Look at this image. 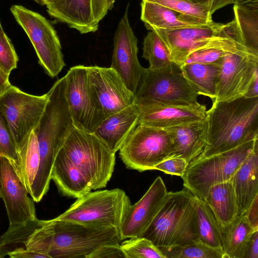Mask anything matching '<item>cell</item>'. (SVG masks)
Returning <instances> with one entry per match:
<instances>
[{"mask_svg": "<svg viewBox=\"0 0 258 258\" xmlns=\"http://www.w3.org/2000/svg\"><path fill=\"white\" fill-rule=\"evenodd\" d=\"M19 58L14 46L5 32L0 33V66L8 74L17 68Z\"/></svg>", "mask_w": 258, "mask_h": 258, "instance_id": "74e56055", "label": "cell"}, {"mask_svg": "<svg viewBox=\"0 0 258 258\" xmlns=\"http://www.w3.org/2000/svg\"><path fill=\"white\" fill-rule=\"evenodd\" d=\"M126 258L119 243L102 245L90 254L87 258Z\"/></svg>", "mask_w": 258, "mask_h": 258, "instance_id": "ab89813d", "label": "cell"}, {"mask_svg": "<svg viewBox=\"0 0 258 258\" xmlns=\"http://www.w3.org/2000/svg\"><path fill=\"white\" fill-rule=\"evenodd\" d=\"M39 163V147L33 130L18 146L17 159L14 163L18 173L29 194L38 172Z\"/></svg>", "mask_w": 258, "mask_h": 258, "instance_id": "83f0119b", "label": "cell"}, {"mask_svg": "<svg viewBox=\"0 0 258 258\" xmlns=\"http://www.w3.org/2000/svg\"><path fill=\"white\" fill-rule=\"evenodd\" d=\"M0 154L15 163L17 159V146L9 124L0 111Z\"/></svg>", "mask_w": 258, "mask_h": 258, "instance_id": "8d00e7d4", "label": "cell"}, {"mask_svg": "<svg viewBox=\"0 0 258 258\" xmlns=\"http://www.w3.org/2000/svg\"><path fill=\"white\" fill-rule=\"evenodd\" d=\"M92 92L104 118L135 103L136 96L111 67L88 66Z\"/></svg>", "mask_w": 258, "mask_h": 258, "instance_id": "2e32d148", "label": "cell"}, {"mask_svg": "<svg viewBox=\"0 0 258 258\" xmlns=\"http://www.w3.org/2000/svg\"><path fill=\"white\" fill-rule=\"evenodd\" d=\"M172 144L163 128L139 124L119 150L126 167L140 172L154 170L156 165L172 156Z\"/></svg>", "mask_w": 258, "mask_h": 258, "instance_id": "30bf717a", "label": "cell"}, {"mask_svg": "<svg viewBox=\"0 0 258 258\" xmlns=\"http://www.w3.org/2000/svg\"><path fill=\"white\" fill-rule=\"evenodd\" d=\"M257 74L258 53L249 49L228 53L219 63L213 101L243 96Z\"/></svg>", "mask_w": 258, "mask_h": 258, "instance_id": "5bb4252c", "label": "cell"}, {"mask_svg": "<svg viewBox=\"0 0 258 258\" xmlns=\"http://www.w3.org/2000/svg\"><path fill=\"white\" fill-rule=\"evenodd\" d=\"M48 100V93L32 95L13 85L0 96V111L9 124L17 147L37 127Z\"/></svg>", "mask_w": 258, "mask_h": 258, "instance_id": "4fadbf2b", "label": "cell"}, {"mask_svg": "<svg viewBox=\"0 0 258 258\" xmlns=\"http://www.w3.org/2000/svg\"><path fill=\"white\" fill-rule=\"evenodd\" d=\"M206 119L207 143L202 153L194 161L231 150L258 138V97L241 96L213 101L211 108L207 111Z\"/></svg>", "mask_w": 258, "mask_h": 258, "instance_id": "6da1fadb", "label": "cell"}, {"mask_svg": "<svg viewBox=\"0 0 258 258\" xmlns=\"http://www.w3.org/2000/svg\"><path fill=\"white\" fill-rule=\"evenodd\" d=\"M143 44L142 57L149 61V68H162L172 62L167 48L154 32L147 33Z\"/></svg>", "mask_w": 258, "mask_h": 258, "instance_id": "d6a6232c", "label": "cell"}, {"mask_svg": "<svg viewBox=\"0 0 258 258\" xmlns=\"http://www.w3.org/2000/svg\"><path fill=\"white\" fill-rule=\"evenodd\" d=\"M250 224L255 229H258V196L252 202L249 207L243 213Z\"/></svg>", "mask_w": 258, "mask_h": 258, "instance_id": "b9f144b4", "label": "cell"}, {"mask_svg": "<svg viewBox=\"0 0 258 258\" xmlns=\"http://www.w3.org/2000/svg\"><path fill=\"white\" fill-rule=\"evenodd\" d=\"M234 21L244 44L258 53V8L234 5Z\"/></svg>", "mask_w": 258, "mask_h": 258, "instance_id": "1f68e13d", "label": "cell"}, {"mask_svg": "<svg viewBox=\"0 0 258 258\" xmlns=\"http://www.w3.org/2000/svg\"><path fill=\"white\" fill-rule=\"evenodd\" d=\"M194 2H195L198 3L202 4H206L208 5L209 6V4H210L212 0H191Z\"/></svg>", "mask_w": 258, "mask_h": 258, "instance_id": "681fc988", "label": "cell"}, {"mask_svg": "<svg viewBox=\"0 0 258 258\" xmlns=\"http://www.w3.org/2000/svg\"><path fill=\"white\" fill-rule=\"evenodd\" d=\"M188 163L185 159L178 157H170L155 166L158 170L166 174L181 176L185 172Z\"/></svg>", "mask_w": 258, "mask_h": 258, "instance_id": "f35d334b", "label": "cell"}, {"mask_svg": "<svg viewBox=\"0 0 258 258\" xmlns=\"http://www.w3.org/2000/svg\"><path fill=\"white\" fill-rule=\"evenodd\" d=\"M3 32H4V31L3 29L2 26L1 25V23L0 22V33H2Z\"/></svg>", "mask_w": 258, "mask_h": 258, "instance_id": "f907efd6", "label": "cell"}, {"mask_svg": "<svg viewBox=\"0 0 258 258\" xmlns=\"http://www.w3.org/2000/svg\"><path fill=\"white\" fill-rule=\"evenodd\" d=\"M128 8L127 4L114 33L110 67L135 94L145 68L138 59V39L129 22Z\"/></svg>", "mask_w": 258, "mask_h": 258, "instance_id": "9a60e30c", "label": "cell"}, {"mask_svg": "<svg viewBox=\"0 0 258 258\" xmlns=\"http://www.w3.org/2000/svg\"><path fill=\"white\" fill-rule=\"evenodd\" d=\"M21 179L14 162L0 157V196L5 203L10 224L37 218L34 201Z\"/></svg>", "mask_w": 258, "mask_h": 258, "instance_id": "e0dca14e", "label": "cell"}, {"mask_svg": "<svg viewBox=\"0 0 258 258\" xmlns=\"http://www.w3.org/2000/svg\"><path fill=\"white\" fill-rule=\"evenodd\" d=\"M165 130L168 133L172 144L171 157L183 158L189 164L203 151L207 138L208 127L206 118Z\"/></svg>", "mask_w": 258, "mask_h": 258, "instance_id": "7402d4cb", "label": "cell"}, {"mask_svg": "<svg viewBox=\"0 0 258 258\" xmlns=\"http://www.w3.org/2000/svg\"><path fill=\"white\" fill-rule=\"evenodd\" d=\"M9 75L0 66V96L12 86L9 81Z\"/></svg>", "mask_w": 258, "mask_h": 258, "instance_id": "7bdbcfd3", "label": "cell"}, {"mask_svg": "<svg viewBox=\"0 0 258 258\" xmlns=\"http://www.w3.org/2000/svg\"><path fill=\"white\" fill-rule=\"evenodd\" d=\"M120 245L126 258H166L159 247L143 237L131 238Z\"/></svg>", "mask_w": 258, "mask_h": 258, "instance_id": "d590c367", "label": "cell"}, {"mask_svg": "<svg viewBox=\"0 0 258 258\" xmlns=\"http://www.w3.org/2000/svg\"><path fill=\"white\" fill-rule=\"evenodd\" d=\"M257 143L258 138L191 162L181 176L183 187L204 201L211 186L230 180Z\"/></svg>", "mask_w": 258, "mask_h": 258, "instance_id": "8992f818", "label": "cell"}, {"mask_svg": "<svg viewBox=\"0 0 258 258\" xmlns=\"http://www.w3.org/2000/svg\"><path fill=\"white\" fill-rule=\"evenodd\" d=\"M224 252L225 258H242L247 242L254 229L244 214H239L233 222L222 227Z\"/></svg>", "mask_w": 258, "mask_h": 258, "instance_id": "4dcf8cb0", "label": "cell"}, {"mask_svg": "<svg viewBox=\"0 0 258 258\" xmlns=\"http://www.w3.org/2000/svg\"><path fill=\"white\" fill-rule=\"evenodd\" d=\"M225 24L212 21L199 27L166 30L152 29L162 41L172 62L180 66L191 51L203 46L220 34Z\"/></svg>", "mask_w": 258, "mask_h": 258, "instance_id": "d6986e66", "label": "cell"}, {"mask_svg": "<svg viewBox=\"0 0 258 258\" xmlns=\"http://www.w3.org/2000/svg\"><path fill=\"white\" fill-rule=\"evenodd\" d=\"M142 237L168 248L199 240L195 196L188 189L168 192L159 212Z\"/></svg>", "mask_w": 258, "mask_h": 258, "instance_id": "7a4b0ae2", "label": "cell"}, {"mask_svg": "<svg viewBox=\"0 0 258 258\" xmlns=\"http://www.w3.org/2000/svg\"><path fill=\"white\" fill-rule=\"evenodd\" d=\"M1 154H0V157H1ZM0 198H1V196H0Z\"/></svg>", "mask_w": 258, "mask_h": 258, "instance_id": "816d5d0a", "label": "cell"}, {"mask_svg": "<svg viewBox=\"0 0 258 258\" xmlns=\"http://www.w3.org/2000/svg\"><path fill=\"white\" fill-rule=\"evenodd\" d=\"M139 111L138 124L165 129L205 119L207 108L198 107L135 103Z\"/></svg>", "mask_w": 258, "mask_h": 258, "instance_id": "ffe728a7", "label": "cell"}, {"mask_svg": "<svg viewBox=\"0 0 258 258\" xmlns=\"http://www.w3.org/2000/svg\"><path fill=\"white\" fill-rule=\"evenodd\" d=\"M160 249L166 258H225L223 252L201 241Z\"/></svg>", "mask_w": 258, "mask_h": 258, "instance_id": "836d02e7", "label": "cell"}, {"mask_svg": "<svg viewBox=\"0 0 258 258\" xmlns=\"http://www.w3.org/2000/svg\"><path fill=\"white\" fill-rule=\"evenodd\" d=\"M36 3L42 6H47L49 4L52 0H34Z\"/></svg>", "mask_w": 258, "mask_h": 258, "instance_id": "7dc6e473", "label": "cell"}, {"mask_svg": "<svg viewBox=\"0 0 258 258\" xmlns=\"http://www.w3.org/2000/svg\"><path fill=\"white\" fill-rule=\"evenodd\" d=\"M221 227H224L239 214L234 189L231 180L211 186L204 200Z\"/></svg>", "mask_w": 258, "mask_h": 258, "instance_id": "4316f807", "label": "cell"}, {"mask_svg": "<svg viewBox=\"0 0 258 258\" xmlns=\"http://www.w3.org/2000/svg\"><path fill=\"white\" fill-rule=\"evenodd\" d=\"M243 96L246 98L258 97V74L254 76L247 92Z\"/></svg>", "mask_w": 258, "mask_h": 258, "instance_id": "f6af8a7d", "label": "cell"}, {"mask_svg": "<svg viewBox=\"0 0 258 258\" xmlns=\"http://www.w3.org/2000/svg\"><path fill=\"white\" fill-rule=\"evenodd\" d=\"M51 240L47 220L35 218L10 224L0 236V258H49Z\"/></svg>", "mask_w": 258, "mask_h": 258, "instance_id": "8fae6325", "label": "cell"}, {"mask_svg": "<svg viewBox=\"0 0 258 258\" xmlns=\"http://www.w3.org/2000/svg\"><path fill=\"white\" fill-rule=\"evenodd\" d=\"M115 1V0H107L108 10H111L113 8Z\"/></svg>", "mask_w": 258, "mask_h": 258, "instance_id": "c3c4849f", "label": "cell"}, {"mask_svg": "<svg viewBox=\"0 0 258 258\" xmlns=\"http://www.w3.org/2000/svg\"><path fill=\"white\" fill-rule=\"evenodd\" d=\"M135 96V103L202 105L198 101L199 95L183 75L180 67L173 62L162 68L145 69Z\"/></svg>", "mask_w": 258, "mask_h": 258, "instance_id": "5b68a950", "label": "cell"}, {"mask_svg": "<svg viewBox=\"0 0 258 258\" xmlns=\"http://www.w3.org/2000/svg\"><path fill=\"white\" fill-rule=\"evenodd\" d=\"M233 4L239 6L258 8V0H233Z\"/></svg>", "mask_w": 258, "mask_h": 258, "instance_id": "bcb514c9", "label": "cell"}, {"mask_svg": "<svg viewBox=\"0 0 258 258\" xmlns=\"http://www.w3.org/2000/svg\"><path fill=\"white\" fill-rule=\"evenodd\" d=\"M170 8L201 22H212L208 5L196 3L191 0H147Z\"/></svg>", "mask_w": 258, "mask_h": 258, "instance_id": "e575fe53", "label": "cell"}, {"mask_svg": "<svg viewBox=\"0 0 258 258\" xmlns=\"http://www.w3.org/2000/svg\"><path fill=\"white\" fill-rule=\"evenodd\" d=\"M233 0H212L209 4V10L211 15L219 10L229 4H233Z\"/></svg>", "mask_w": 258, "mask_h": 258, "instance_id": "ee69618b", "label": "cell"}, {"mask_svg": "<svg viewBox=\"0 0 258 258\" xmlns=\"http://www.w3.org/2000/svg\"><path fill=\"white\" fill-rule=\"evenodd\" d=\"M60 150L86 176L92 189L106 187L114 171L115 154L93 133L74 125Z\"/></svg>", "mask_w": 258, "mask_h": 258, "instance_id": "277c9868", "label": "cell"}, {"mask_svg": "<svg viewBox=\"0 0 258 258\" xmlns=\"http://www.w3.org/2000/svg\"><path fill=\"white\" fill-rule=\"evenodd\" d=\"M11 12L29 38L39 63L49 77L54 78L66 64L60 42L52 24L40 14L21 5H13Z\"/></svg>", "mask_w": 258, "mask_h": 258, "instance_id": "9c48e42d", "label": "cell"}, {"mask_svg": "<svg viewBox=\"0 0 258 258\" xmlns=\"http://www.w3.org/2000/svg\"><path fill=\"white\" fill-rule=\"evenodd\" d=\"M230 180L239 214H243L258 196V143Z\"/></svg>", "mask_w": 258, "mask_h": 258, "instance_id": "d4e9b609", "label": "cell"}, {"mask_svg": "<svg viewBox=\"0 0 258 258\" xmlns=\"http://www.w3.org/2000/svg\"><path fill=\"white\" fill-rule=\"evenodd\" d=\"M141 6V19L150 31L152 29L171 30L199 27L209 24L204 23L170 8L147 0H142Z\"/></svg>", "mask_w": 258, "mask_h": 258, "instance_id": "484cf974", "label": "cell"}, {"mask_svg": "<svg viewBox=\"0 0 258 258\" xmlns=\"http://www.w3.org/2000/svg\"><path fill=\"white\" fill-rule=\"evenodd\" d=\"M46 8L54 22L65 23L81 34L94 32L98 29L92 0H52Z\"/></svg>", "mask_w": 258, "mask_h": 258, "instance_id": "44dd1931", "label": "cell"}, {"mask_svg": "<svg viewBox=\"0 0 258 258\" xmlns=\"http://www.w3.org/2000/svg\"><path fill=\"white\" fill-rule=\"evenodd\" d=\"M48 100L34 130L40 151V168L51 170L57 155L74 126L66 96L65 77L47 92Z\"/></svg>", "mask_w": 258, "mask_h": 258, "instance_id": "3957f363", "label": "cell"}, {"mask_svg": "<svg viewBox=\"0 0 258 258\" xmlns=\"http://www.w3.org/2000/svg\"><path fill=\"white\" fill-rule=\"evenodd\" d=\"M168 192L163 179L158 176L141 199L128 209L120 228L122 240L143 236L161 210Z\"/></svg>", "mask_w": 258, "mask_h": 258, "instance_id": "ac0fdd59", "label": "cell"}, {"mask_svg": "<svg viewBox=\"0 0 258 258\" xmlns=\"http://www.w3.org/2000/svg\"><path fill=\"white\" fill-rule=\"evenodd\" d=\"M64 77L66 96L74 125L93 133L104 117L92 92L88 66H73Z\"/></svg>", "mask_w": 258, "mask_h": 258, "instance_id": "7c38bea8", "label": "cell"}, {"mask_svg": "<svg viewBox=\"0 0 258 258\" xmlns=\"http://www.w3.org/2000/svg\"><path fill=\"white\" fill-rule=\"evenodd\" d=\"M131 205L125 192L119 188L90 191L77 199L68 210L54 219L97 227H115L120 230Z\"/></svg>", "mask_w": 258, "mask_h": 258, "instance_id": "52a82bcc", "label": "cell"}, {"mask_svg": "<svg viewBox=\"0 0 258 258\" xmlns=\"http://www.w3.org/2000/svg\"><path fill=\"white\" fill-rule=\"evenodd\" d=\"M50 258H87L99 247L120 243V230L53 219Z\"/></svg>", "mask_w": 258, "mask_h": 258, "instance_id": "ba28073f", "label": "cell"}, {"mask_svg": "<svg viewBox=\"0 0 258 258\" xmlns=\"http://www.w3.org/2000/svg\"><path fill=\"white\" fill-rule=\"evenodd\" d=\"M242 258H258V230L252 234L247 242Z\"/></svg>", "mask_w": 258, "mask_h": 258, "instance_id": "60d3db41", "label": "cell"}, {"mask_svg": "<svg viewBox=\"0 0 258 258\" xmlns=\"http://www.w3.org/2000/svg\"><path fill=\"white\" fill-rule=\"evenodd\" d=\"M195 208L199 240L224 254L222 227L213 211L205 201L196 196Z\"/></svg>", "mask_w": 258, "mask_h": 258, "instance_id": "f1b7e54d", "label": "cell"}, {"mask_svg": "<svg viewBox=\"0 0 258 258\" xmlns=\"http://www.w3.org/2000/svg\"><path fill=\"white\" fill-rule=\"evenodd\" d=\"M51 179L64 196L78 199L92 190L86 176L60 150L54 161Z\"/></svg>", "mask_w": 258, "mask_h": 258, "instance_id": "cb8c5ba5", "label": "cell"}, {"mask_svg": "<svg viewBox=\"0 0 258 258\" xmlns=\"http://www.w3.org/2000/svg\"><path fill=\"white\" fill-rule=\"evenodd\" d=\"M139 116L134 103L105 118L93 133L115 154L138 125Z\"/></svg>", "mask_w": 258, "mask_h": 258, "instance_id": "603a6c76", "label": "cell"}, {"mask_svg": "<svg viewBox=\"0 0 258 258\" xmlns=\"http://www.w3.org/2000/svg\"><path fill=\"white\" fill-rule=\"evenodd\" d=\"M183 75L199 95L216 96V84L219 65L198 63H184L180 66Z\"/></svg>", "mask_w": 258, "mask_h": 258, "instance_id": "f546056e", "label": "cell"}]
</instances>
